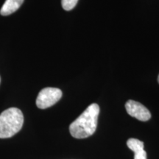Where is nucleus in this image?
Here are the masks:
<instances>
[{
  "label": "nucleus",
  "mask_w": 159,
  "mask_h": 159,
  "mask_svg": "<svg viewBox=\"0 0 159 159\" xmlns=\"http://www.w3.org/2000/svg\"><path fill=\"white\" fill-rule=\"evenodd\" d=\"M99 107L96 103L89 105L82 114L69 126V132L75 139H85L92 136L96 131Z\"/></svg>",
  "instance_id": "nucleus-1"
},
{
  "label": "nucleus",
  "mask_w": 159,
  "mask_h": 159,
  "mask_svg": "<svg viewBox=\"0 0 159 159\" xmlns=\"http://www.w3.org/2000/svg\"><path fill=\"white\" fill-rule=\"evenodd\" d=\"M24 116L17 108H10L0 114V139L11 138L21 130Z\"/></svg>",
  "instance_id": "nucleus-2"
},
{
  "label": "nucleus",
  "mask_w": 159,
  "mask_h": 159,
  "mask_svg": "<svg viewBox=\"0 0 159 159\" xmlns=\"http://www.w3.org/2000/svg\"><path fill=\"white\" fill-rule=\"evenodd\" d=\"M62 97V91L57 88L43 89L36 99V105L40 109H46L54 105Z\"/></svg>",
  "instance_id": "nucleus-3"
},
{
  "label": "nucleus",
  "mask_w": 159,
  "mask_h": 159,
  "mask_svg": "<svg viewBox=\"0 0 159 159\" xmlns=\"http://www.w3.org/2000/svg\"><path fill=\"white\" fill-rule=\"evenodd\" d=\"M128 114L132 117H134L139 121L147 122L151 118V114L144 105L141 104L140 102L134 100H128L125 104Z\"/></svg>",
  "instance_id": "nucleus-4"
},
{
  "label": "nucleus",
  "mask_w": 159,
  "mask_h": 159,
  "mask_svg": "<svg viewBox=\"0 0 159 159\" xmlns=\"http://www.w3.org/2000/svg\"><path fill=\"white\" fill-rule=\"evenodd\" d=\"M128 148L134 152V159H147V152L144 150V142L137 139H129L127 142Z\"/></svg>",
  "instance_id": "nucleus-5"
},
{
  "label": "nucleus",
  "mask_w": 159,
  "mask_h": 159,
  "mask_svg": "<svg viewBox=\"0 0 159 159\" xmlns=\"http://www.w3.org/2000/svg\"><path fill=\"white\" fill-rule=\"evenodd\" d=\"M24 0H6L0 10L2 16H8L14 13L22 5Z\"/></svg>",
  "instance_id": "nucleus-6"
},
{
  "label": "nucleus",
  "mask_w": 159,
  "mask_h": 159,
  "mask_svg": "<svg viewBox=\"0 0 159 159\" xmlns=\"http://www.w3.org/2000/svg\"><path fill=\"white\" fill-rule=\"evenodd\" d=\"M78 0H61L63 8L65 11H71L76 6Z\"/></svg>",
  "instance_id": "nucleus-7"
},
{
  "label": "nucleus",
  "mask_w": 159,
  "mask_h": 159,
  "mask_svg": "<svg viewBox=\"0 0 159 159\" xmlns=\"http://www.w3.org/2000/svg\"><path fill=\"white\" fill-rule=\"evenodd\" d=\"M158 82L159 83V75H158Z\"/></svg>",
  "instance_id": "nucleus-8"
},
{
  "label": "nucleus",
  "mask_w": 159,
  "mask_h": 159,
  "mask_svg": "<svg viewBox=\"0 0 159 159\" xmlns=\"http://www.w3.org/2000/svg\"><path fill=\"white\" fill-rule=\"evenodd\" d=\"M0 83H1V78H0Z\"/></svg>",
  "instance_id": "nucleus-9"
}]
</instances>
